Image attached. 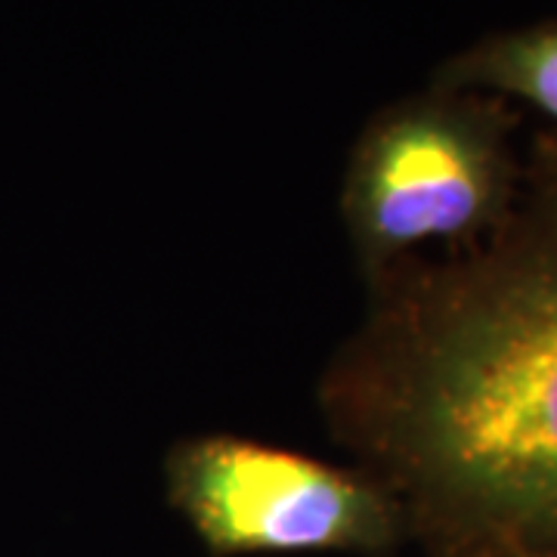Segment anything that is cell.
Here are the masks:
<instances>
[{
    "label": "cell",
    "instance_id": "cell-1",
    "mask_svg": "<svg viewBox=\"0 0 557 557\" xmlns=\"http://www.w3.org/2000/svg\"><path fill=\"white\" fill-rule=\"evenodd\" d=\"M375 446L458 548H557V137L508 214L431 270L384 329Z\"/></svg>",
    "mask_w": 557,
    "mask_h": 557
},
{
    "label": "cell",
    "instance_id": "cell-2",
    "mask_svg": "<svg viewBox=\"0 0 557 557\" xmlns=\"http://www.w3.org/2000/svg\"><path fill=\"white\" fill-rule=\"evenodd\" d=\"M498 97L443 90L384 109L359 137L344 208L359 251L391 260L434 239H478L508 214L520 171Z\"/></svg>",
    "mask_w": 557,
    "mask_h": 557
},
{
    "label": "cell",
    "instance_id": "cell-3",
    "mask_svg": "<svg viewBox=\"0 0 557 557\" xmlns=\"http://www.w3.org/2000/svg\"><path fill=\"white\" fill-rule=\"evenodd\" d=\"M180 515L220 555L381 552L397 505L375 483L233 437L180 446L168 465Z\"/></svg>",
    "mask_w": 557,
    "mask_h": 557
},
{
    "label": "cell",
    "instance_id": "cell-4",
    "mask_svg": "<svg viewBox=\"0 0 557 557\" xmlns=\"http://www.w3.org/2000/svg\"><path fill=\"white\" fill-rule=\"evenodd\" d=\"M434 87L515 97L557 121V22L498 32L446 60Z\"/></svg>",
    "mask_w": 557,
    "mask_h": 557
},
{
    "label": "cell",
    "instance_id": "cell-5",
    "mask_svg": "<svg viewBox=\"0 0 557 557\" xmlns=\"http://www.w3.org/2000/svg\"><path fill=\"white\" fill-rule=\"evenodd\" d=\"M511 557H557V548L555 552H520V555H511Z\"/></svg>",
    "mask_w": 557,
    "mask_h": 557
}]
</instances>
